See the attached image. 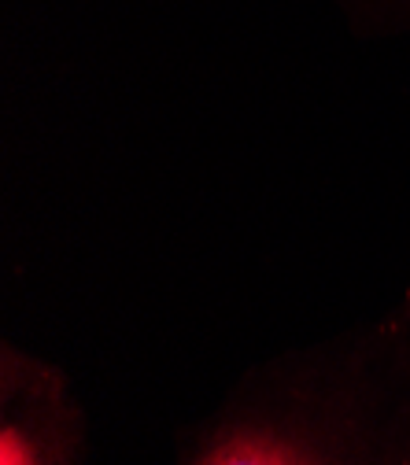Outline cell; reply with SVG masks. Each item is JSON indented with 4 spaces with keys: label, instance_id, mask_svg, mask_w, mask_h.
I'll use <instances>...</instances> for the list:
<instances>
[{
    "label": "cell",
    "instance_id": "6da1fadb",
    "mask_svg": "<svg viewBox=\"0 0 410 465\" xmlns=\"http://www.w3.org/2000/svg\"><path fill=\"white\" fill-rule=\"evenodd\" d=\"M174 465H410V288L233 377Z\"/></svg>",
    "mask_w": 410,
    "mask_h": 465
},
{
    "label": "cell",
    "instance_id": "7a4b0ae2",
    "mask_svg": "<svg viewBox=\"0 0 410 465\" xmlns=\"http://www.w3.org/2000/svg\"><path fill=\"white\" fill-rule=\"evenodd\" d=\"M0 465H89V414L60 362L0 343Z\"/></svg>",
    "mask_w": 410,
    "mask_h": 465
},
{
    "label": "cell",
    "instance_id": "3957f363",
    "mask_svg": "<svg viewBox=\"0 0 410 465\" xmlns=\"http://www.w3.org/2000/svg\"><path fill=\"white\" fill-rule=\"evenodd\" d=\"M333 8L359 37L410 34V0H333Z\"/></svg>",
    "mask_w": 410,
    "mask_h": 465
}]
</instances>
